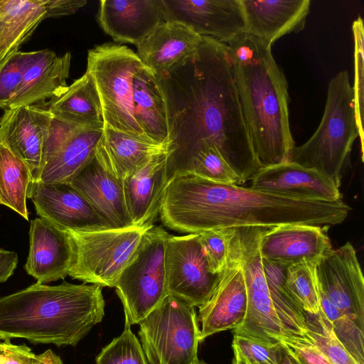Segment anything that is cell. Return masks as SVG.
<instances>
[{"instance_id": "d590c367", "label": "cell", "mask_w": 364, "mask_h": 364, "mask_svg": "<svg viewBox=\"0 0 364 364\" xmlns=\"http://www.w3.org/2000/svg\"><path fill=\"white\" fill-rule=\"evenodd\" d=\"M96 364H148L145 354L130 326L105 346L96 357Z\"/></svg>"}, {"instance_id": "4316f807", "label": "cell", "mask_w": 364, "mask_h": 364, "mask_svg": "<svg viewBox=\"0 0 364 364\" xmlns=\"http://www.w3.org/2000/svg\"><path fill=\"white\" fill-rule=\"evenodd\" d=\"M164 151L168 152L167 146L104 127L95 156L107 171L123 179L134 173L152 156Z\"/></svg>"}, {"instance_id": "44dd1931", "label": "cell", "mask_w": 364, "mask_h": 364, "mask_svg": "<svg viewBox=\"0 0 364 364\" xmlns=\"http://www.w3.org/2000/svg\"><path fill=\"white\" fill-rule=\"evenodd\" d=\"M97 18L114 41L136 46L165 21L162 0H101Z\"/></svg>"}, {"instance_id": "30bf717a", "label": "cell", "mask_w": 364, "mask_h": 364, "mask_svg": "<svg viewBox=\"0 0 364 364\" xmlns=\"http://www.w3.org/2000/svg\"><path fill=\"white\" fill-rule=\"evenodd\" d=\"M268 228H230V245L240 262L247 291L245 317L233 333L279 343L284 330L273 306L259 250L261 237Z\"/></svg>"}, {"instance_id": "f546056e", "label": "cell", "mask_w": 364, "mask_h": 364, "mask_svg": "<svg viewBox=\"0 0 364 364\" xmlns=\"http://www.w3.org/2000/svg\"><path fill=\"white\" fill-rule=\"evenodd\" d=\"M45 18L46 0H0V63L18 51Z\"/></svg>"}, {"instance_id": "f1b7e54d", "label": "cell", "mask_w": 364, "mask_h": 364, "mask_svg": "<svg viewBox=\"0 0 364 364\" xmlns=\"http://www.w3.org/2000/svg\"><path fill=\"white\" fill-rule=\"evenodd\" d=\"M53 117L87 127L104 128L100 100L91 76L85 72L46 109Z\"/></svg>"}, {"instance_id": "9c48e42d", "label": "cell", "mask_w": 364, "mask_h": 364, "mask_svg": "<svg viewBox=\"0 0 364 364\" xmlns=\"http://www.w3.org/2000/svg\"><path fill=\"white\" fill-rule=\"evenodd\" d=\"M138 324L149 364H193L198 360L200 329L194 306L168 294Z\"/></svg>"}, {"instance_id": "836d02e7", "label": "cell", "mask_w": 364, "mask_h": 364, "mask_svg": "<svg viewBox=\"0 0 364 364\" xmlns=\"http://www.w3.org/2000/svg\"><path fill=\"white\" fill-rule=\"evenodd\" d=\"M304 335L333 364H359L338 340L321 309L316 314L306 313Z\"/></svg>"}, {"instance_id": "8d00e7d4", "label": "cell", "mask_w": 364, "mask_h": 364, "mask_svg": "<svg viewBox=\"0 0 364 364\" xmlns=\"http://www.w3.org/2000/svg\"><path fill=\"white\" fill-rule=\"evenodd\" d=\"M354 39V102L356 120L360 142L362 160L364 147V28L361 17L358 16L352 24Z\"/></svg>"}, {"instance_id": "ba28073f", "label": "cell", "mask_w": 364, "mask_h": 364, "mask_svg": "<svg viewBox=\"0 0 364 364\" xmlns=\"http://www.w3.org/2000/svg\"><path fill=\"white\" fill-rule=\"evenodd\" d=\"M153 226L149 223L124 228L67 230L74 247L68 276L102 287H114L143 235Z\"/></svg>"}, {"instance_id": "4fadbf2b", "label": "cell", "mask_w": 364, "mask_h": 364, "mask_svg": "<svg viewBox=\"0 0 364 364\" xmlns=\"http://www.w3.org/2000/svg\"><path fill=\"white\" fill-rule=\"evenodd\" d=\"M320 289L343 314L364 330V279L349 242L332 249L316 263Z\"/></svg>"}, {"instance_id": "ffe728a7", "label": "cell", "mask_w": 364, "mask_h": 364, "mask_svg": "<svg viewBox=\"0 0 364 364\" xmlns=\"http://www.w3.org/2000/svg\"><path fill=\"white\" fill-rule=\"evenodd\" d=\"M251 188L304 200H342L338 188L316 171L293 162L262 167L250 179Z\"/></svg>"}, {"instance_id": "484cf974", "label": "cell", "mask_w": 364, "mask_h": 364, "mask_svg": "<svg viewBox=\"0 0 364 364\" xmlns=\"http://www.w3.org/2000/svg\"><path fill=\"white\" fill-rule=\"evenodd\" d=\"M70 183L112 228L133 225L125 202L122 179L107 171L95 156Z\"/></svg>"}, {"instance_id": "2e32d148", "label": "cell", "mask_w": 364, "mask_h": 364, "mask_svg": "<svg viewBox=\"0 0 364 364\" xmlns=\"http://www.w3.org/2000/svg\"><path fill=\"white\" fill-rule=\"evenodd\" d=\"M28 198L41 218L66 230L113 228L70 183L32 182Z\"/></svg>"}, {"instance_id": "83f0119b", "label": "cell", "mask_w": 364, "mask_h": 364, "mask_svg": "<svg viewBox=\"0 0 364 364\" xmlns=\"http://www.w3.org/2000/svg\"><path fill=\"white\" fill-rule=\"evenodd\" d=\"M133 117L150 141L169 145V129L166 102L157 75L145 65L132 79Z\"/></svg>"}, {"instance_id": "bcb514c9", "label": "cell", "mask_w": 364, "mask_h": 364, "mask_svg": "<svg viewBox=\"0 0 364 364\" xmlns=\"http://www.w3.org/2000/svg\"><path fill=\"white\" fill-rule=\"evenodd\" d=\"M276 364H300V363L288 351V350L281 343Z\"/></svg>"}, {"instance_id": "3957f363", "label": "cell", "mask_w": 364, "mask_h": 364, "mask_svg": "<svg viewBox=\"0 0 364 364\" xmlns=\"http://www.w3.org/2000/svg\"><path fill=\"white\" fill-rule=\"evenodd\" d=\"M243 117L262 167L289 161L295 146L288 83L271 45L247 33L228 44Z\"/></svg>"}, {"instance_id": "7402d4cb", "label": "cell", "mask_w": 364, "mask_h": 364, "mask_svg": "<svg viewBox=\"0 0 364 364\" xmlns=\"http://www.w3.org/2000/svg\"><path fill=\"white\" fill-rule=\"evenodd\" d=\"M71 54L58 55L48 49L23 52V73L19 91L9 109L36 105L61 95L68 88Z\"/></svg>"}, {"instance_id": "4dcf8cb0", "label": "cell", "mask_w": 364, "mask_h": 364, "mask_svg": "<svg viewBox=\"0 0 364 364\" xmlns=\"http://www.w3.org/2000/svg\"><path fill=\"white\" fill-rule=\"evenodd\" d=\"M262 264L269 294L285 337L303 336L306 331V313L287 286V266L264 259Z\"/></svg>"}, {"instance_id": "f35d334b", "label": "cell", "mask_w": 364, "mask_h": 364, "mask_svg": "<svg viewBox=\"0 0 364 364\" xmlns=\"http://www.w3.org/2000/svg\"><path fill=\"white\" fill-rule=\"evenodd\" d=\"M23 52L17 51L0 63V108L9 109L21 87Z\"/></svg>"}, {"instance_id": "f6af8a7d", "label": "cell", "mask_w": 364, "mask_h": 364, "mask_svg": "<svg viewBox=\"0 0 364 364\" xmlns=\"http://www.w3.org/2000/svg\"><path fill=\"white\" fill-rule=\"evenodd\" d=\"M33 364H63V360L51 349L36 355Z\"/></svg>"}, {"instance_id": "74e56055", "label": "cell", "mask_w": 364, "mask_h": 364, "mask_svg": "<svg viewBox=\"0 0 364 364\" xmlns=\"http://www.w3.org/2000/svg\"><path fill=\"white\" fill-rule=\"evenodd\" d=\"M198 235L210 272L221 273L228 264L230 228L207 230Z\"/></svg>"}, {"instance_id": "e575fe53", "label": "cell", "mask_w": 364, "mask_h": 364, "mask_svg": "<svg viewBox=\"0 0 364 364\" xmlns=\"http://www.w3.org/2000/svg\"><path fill=\"white\" fill-rule=\"evenodd\" d=\"M181 173H191L218 183L242 185L236 173L214 145L202 146Z\"/></svg>"}, {"instance_id": "d6986e66", "label": "cell", "mask_w": 364, "mask_h": 364, "mask_svg": "<svg viewBox=\"0 0 364 364\" xmlns=\"http://www.w3.org/2000/svg\"><path fill=\"white\" fill-rule=\"evenodd\" d=\"M328 228L306 224L269 227L261 237L262 258L287 266L303 261L317 262L333 249Z\"/></svg>"}, {"instance_id": "7bdbcfd3", "label": "cell", "mask_w": 364, "mask_h": 364, "mask_svg": "<svg viewBox=\"0 0 364 364\" xmlns=\"http://www.w3.org/2000/svg\"><path fill=\"white\" fill-rule=\"evenodd\" d=\"M86 4L85 0H46V18L73 14Z\"/></svg>"}, {"instance_id": "8fae6325", "label": "cell", "mask_w": 364, "mask_h": 364, "mask_svg": "<svg viewBox=\"0 0 364 364\" xmlns=\"http://www.w3.org/2000/svg\"><path fill=\"white\" fill-rule=\"evenodd\" d=\"M168 294L200 307L211 296L220 274L210 272L198 233L168 235L166 248Z\"/></svg>"}, {"instance_id": "ac0fdd59", "label": "cell", "mask_w": 364, "mask_h": 364, "mask_svg": "<svg viewBox=\"0 0 364 364\" xmlns=\"http://www.w3.org/2000/svg\"><path fill=\"white\" fill-rule=\"evenodd\" d=\"M51 120V114L38 105L6 109L0 118V140L27 163L33 182L43 168Z\"/></svg>"}, {"instance_id": "277c9868", "label": "cell", "mask_w": 364, "mask_h": 364, "mask_svg": "<svg viewBox=\"0 0 364 364\" xmlns=\"http://www.w3.org/2000/svg\"><path fill=\"white\" fill-rule=\"evenodd\" d=\"M102 287L36 283L0 297V339L75 346L105 315Z\"/></svg>"}, {"instance_id": "cb8c5ba5", "label": "cell", "mask_w": 364, "mask_h": 364, "mask_svg": "<svg viewBox=\"0 0 364 364\" xmlns=\"http://www.w3.org/2000/svg\"><path fill=\"white\" fill-rule=\"evenodd\" d=\"M203 41V36L191 27L175 21H166L139 45L137 55L156 75L171 70L191 57Z\"/></svg>"}, {"instance_id": "7dc6e473", "label": "cell", "mask_w": 364, "mask_h": 364, "mask_svg": "<svg viewBox=\"0 0 364 364\" xmlns=\"http://www.w3.org/2000/svg\"><path fill=\"white\" fill-rule=\"evenodd\" d=\"M234 351V358L232 360V364H248L245 357L241 354L239 350L235 347L232 346Z\"/></svg>"}, {"instance_id": "ab89813d", "label": "cell", "mask_w": 364, "mask_h": 364, "mask_svg": "<svg viewBox=\"0 0 364 364\" xmlns=\"http://www.w3.org/2000/svg\"><path fill=\"white\" fill-rule=\"evenodd\" d=\"M280 344L233 333L232 346L239 350L248 364H276Z\"/></svg>"}, {"instance_id": "7a4b0ae2", "label": "cell", "mask_w": 364, "mask_h": 364, "mask_svg": "<svg viewBox=\"0 0 364 364\" xmlns=\"http://www.w3.org/2000/svg\"><path fill=\"white\" fill-rule=\"evenodd\" d=\"M350 210L343 200L295 198L175 173L168 180L159 215L166 227L191 234L244 226L330 227L342 223Z\"/></svg>"}, {"instance_id": "b9f144b4", "label": "cell", "mask_w": 364, "mask_h": 364, "mask_svg": "<svg viewBox=\"0 0 364 364\" xmlns=\"http://www.w3.org/2000/svg\"><path fill=\"white\" fill-rule=\"evenodd\" d=\"M36 356L25 343L15 345L0 339V364H33Z\"/></svg>"}, {"instance_id": "1f68e13d", "label": "cell", "mask_w": 364, "mask_h": 364, "mask_svg": "<svg viewBox=\"0 0 364 364\" xmlns=\"http://www.w3.org/2000/svg\"><path fill=\"white\" fill-rule=\"evenodd\" d=\"M33 176L27 163L0 140V204L28 220L26 200Z\"/></svg>"}, {"instance_id": "603a6c76", "label": "cell", "mask_w": 364, "mask_h": 364, "mask_svg": "<svg viewBox=\"0 0 364 364\" xmlns=\"http://www.w3.org/2000/svg\"><path fill=\"white\" fill-rule=\"evenodd\" d=\"M246 33L271 46L281 37L302 31L310 0H242Z\"/></svg>"}, {"instance_id": "c3c4849f", "label": "cell", "mask_w": 364, "mask_h": 364, "mask_svg": "<svg viewBox=\"0 0 364 364\" xmlns=\"http://www.w3.org/2000/svg\"><path fill=\"white\" fill-rule=\"evenodd\" d=\"M193 364H208L207 363H205V361L203 360H198L195 363Z\"/></svg>"}, {"instance_id": "d4e9b609", "label": "cell", "mask_w": 364, "mask_h": 364, "mask_svg": "<svg viewBox=\"0 0 364 364\" xmlns=\"http://www.w3.org/2000/svg\"><path fill=\"white\" fill-rule=\"evenodd\" d=\"M168 157V151L154 154L134 173L122 179L125 202L133 225L153 223L159 214L169 178Z\"/></svg>"}, {"instance_id": "e0dca14e", "label": "cell", "mask_w": 364, "mask_h": 364, "mask_svg": "<svg viewBox=\"0 0 364 364\" xmlns=\"http://www.w3.org/2000/svg\"><path fill=\"white\" fill-rule=\"evenodd\" d=\"M28 234L26 272L44 284L68 276L74 247L68 231L39 217L31 221Z\"/></svg>"}, {"instance_id": "d6a6232c", "label": "cell", "mask_w": 364, "mask_h": 364, "mask_svg": "<svg viewBox=\"0 0 364 364\" xmlns=\"http://www.w3.org/2000/svg\"><path fill=\"white\" fill-rule=\"evenodd\" d=\"M316 262L303 261L288 265L287 286L307 314H316L320 309L319 283Z\"/></svg>"}, {"instance_id": "52a82bcc", "label": "cell", "mask_w": 364, "mask_h": 364, "mask_svg": "<svg viewBox=\"0 0 364 364\" xmlns=\"http://www.w3.org/2000/svg\"><path fill=\"white\" fill-rule=\"evenodd\" d=\"M169 234L161 226L145 232L114 288L124 307L125 324H138L168 295L166 248Z\"/></svg>"}, {"instance_id": "7c38bea8", "label": "cell", "mask_w": 364, "mask_h": 364, "mask_svg": "<svg viewBox=\"0 0 364 364\" xmlns=\"http://www.w3.org/2000/svg\"><path fill=\"white\" fill-rule=\"evenodd\" d=\"M103 128L76 125L52 116L43 163L36 181L71 183L90 162Z\"/></svg>"}, {"instance_id": "8992f818", "label": "cell", "mask_w": 364, "mask_h": 364, "mask_svg": "<svg viewBox=\"0 0 364 364\" xmlns=\"http://www.w3.org/2000/svg\"><path fill=\"white\" fill-rule=\"evenodd\" d=\"M143 66L129 48L107 43L88 50L85 72L96 87L104 127L147 139L133 117L132 107V79Z\"/></svg>"}, {"instance_id": "5b68a950", "label": "cell", "mask_w": 364, "mask_h": 364, "mask_svg": "<svg viewBox=\"0 0 364 364\" xmlns=\"http://www.w3.org/2000/svg\"><path fill=\"white\" fill-rule=\"evenodd\" d=\"M358 136L353 87L348 72L343 70L328 83L318 128L304 144L294 147L289 161L316 171L339 188L342 170Z\"/></svg>"}, {"instance_id": "6da1fadb", "label": "cell", "mask_w": 364, "mask_h": 364, "mask_svg": "<svg viewBox=\"0 0 364 364\" xmlns=\"http://www.w3.org/2000/svg\"><path fill=\"white\" fill-rule=\"evenodd\" d=\"M156 75L168 116V176L183 172L193 156L210 144L241 184L250 181L262 166L243 117L228 45L203 36L191 57Z\"/></svg>"}, {"instance_id": "60d3db41", "label": "cell", "mask_w": 364, "mask_h": 364, "mask_svg": "<svg viewBox=\"0 0 364 364\" xmlns=\"http://www.w3.org/2000/svg\"><path fill=\"white\" fill-rule=\"evenodd\" d=\"M280 343L300 364H333L305 335L284 337Z\"/></svg>"}, {"instance_id": "5bb4252c", "label": "cell", "mask_w": 364, "mask_h": 364, "mask_svg": "<svg viewBox=\"0 0 364 364\" xmlns=\"http://www.w3.org/2000/svg\"><path fill=\"white\" fill-rule=\"evenodd\" d=\"M166 21L181 22L226 45L246 33L242 0H162Z\"/></svg>"}, {"instance_id": "ee69618b", "label": "cell", "mask_w": 364, "mask_h": 364, "mask_svg": "<svg viewBox=\"0 0 364 364\" xmlns=\"http://www.w3.org/2000/svg\"><path fill=\"white\" fill-rule=\"evenodd\" d=\"M18 262L17 253L0 247V283L7 281L14 274Z\"/></svg>"}, {"instance_id": "9a60e30c", "label": "cell", "mask_w": 364, "mask_h": 364, "mask_svg": "<svg viewBox=\"0 0 364 364\" xmlns=\"http://www.w3.org/2000/svg\"><path fill=\"white\" fill-rule=\"evenodd\" d=\"M231 235V228H230ZM247 311V291L239 258L230 245L228 264L208 301L199 307L200 341L240 326Z\"/></svg>"}]
</instances>
